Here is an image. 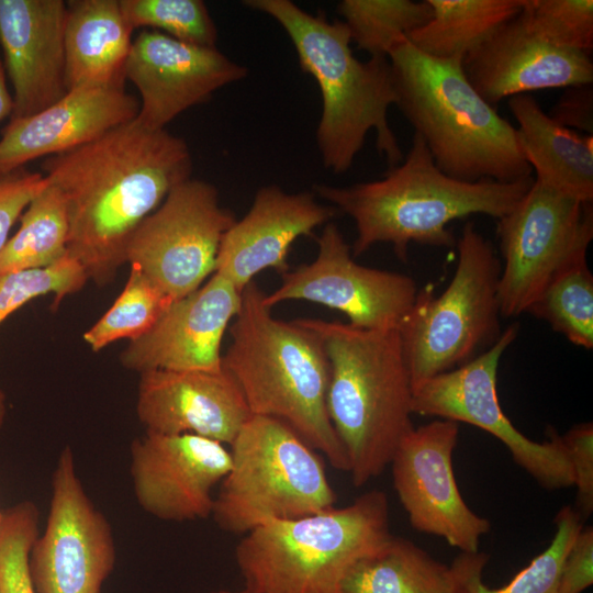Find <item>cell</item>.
I'll return each mask as SVG.
<instances>
[{
	"mask_svg": "<svg viewBox=\"0 0 593 593\" xmlns=\"http://www.w3.org/2000/svg\"><path fill=\"white\" fill-rule=\"evenodd\" d=\"M192 167L182 137L136 120L44 160V176L66 203L67 253L88 279L100 287L114 279L135 230L191 178Z\"/></svg>",
	"mask_w": 593,
	"mask_h": 593,
	"instance_id": "1",
	"label": "cell"
},
{
	"mask_svg": "<svg viewBox=\"0 0 593 593\" xmlns=\"http://www.w3.org/2000/svg\"><path fill=\"white\" fill-rule=\"evenodd\" d=\"M534 183V177L513 182L454 179L438 169L423 139L414 134L404 160L383 178L347 187L316 184L315 193L353 219V256L388 243L407 259L411 243L454 247L448 225L473 214L501 219L511 212Z\"/></svg>",
	"mask_w": 593,
	"mask_h": 593,
	"instance_id": "2",
	"label": "cell"
},
{
	"mask_svg": "<svg viewBox=\"0 0 593 593\" xmlns=\"http://www.w3.org/2000/svg\"><path fill=\"white\" fill-rule=\"evenodd\" d=\"M264 296L255 281L242 290L223 369L237 383L251 415L286 423L334 468L348 472L326 406L329 361L324 344L300 318H276Z\"/></svg>",
	"mask_w": 593,
	"mask_h": 593,
	"instance_id": "3",
	"label": "cell"
},
{
	"mask_svg": "<svg viewBox=\"0 0 593 593\" xmlns=\"http://www.w3.org/2000/svg\"><path fill=\"white\" fill-rule=\"evenodd\" d=\"M396 104L445 175L461 181L532 177L517 131L471 86L460 59L422 53L406 37L390 52Z\"/></svg>",
	"mask_w": 593,
	"mask_h": 593,
	"instance_id": "4",
	"label": "cell"
},
{
	"mask_svg": "<svg viewBox=\"0 0 593 593\" xmlns=\"http://www.w3.org/2000/svg\"><path fill=\"white\" fill-rule=\"evenodd\" d=\"M243 4L271 16L284 30L302 70L317 82L322 113L316 143L323 166L333 174L346 172L370 131L390 168L399 165L403 154L388 120L389 108L396 104L389 58L359 60L342 20L313 15L291 0H245Z\"/></svg>",
	"mask_w": 593,
	"mask_h": 593,
	"instance_id": "5",
	"label": "cell"
},
{
	"mask_svg": "<svg viewBox=\"0 0 593 593\" xmlns=\"http://www.w3.org/2000/svg\"><path fill=\"white\" fill-rule=\"evenodd\" d=\"M322 339L329 361L326 406L355 486L380 475L414 428L413 387L398 329H363L300 318Z\"/></svg>",
	"mask_w": 593,
	"mask_h": 593,
	"instance_id": "6",
	"label": "cell"
},
{
	"mask_svg": "<svg viewBox=\"0 0 593 593\" xmlns=\"http://www.w3.org/2000/svg\"><path fill=\"white\" fill-rule=\"evenodd\" d=\"M391 536L388 496L372 490L347 506L248 532L235 559L250 593H342L350 568Z\"/></svg>",
	"mask_w": 593,
	"mask_h": 593,
	"instance_id": "7",
	"label": "cell"
},
{
	"mask_svg": "<svg viewBox=\"0 0 593 593\" xmlns=\"http://www.w3.org/2000/svg\"><path fill=\"white\" fill-rule=\"evenodd\" d=\"M230 446L231 469L211 515L221 529L245 535L335 505L320 454L286 423L251 415Z\"/></svg>",
	"mask_w": 593,
	"mask_h": 593,
	"instance_id": "8",
	"label": "cell"
},
{
	"mask_svg": "<svg viewBox=\"0 0 593 593\" xmlns=\"http://www.w3.org/2000/svg\"><path fill=\"white\" fill-rule=\"evenodd\" d=\"M458 262L436 296L418 290L398 332L412 387L472 360L501 336V261L492 243L467 222L456 242Z\"/></svg>",
	"mask_w": 593,
	"mask_h": 593,
	"instance_id": "9",
	"label": "cell"
},
{
	"mask_svg": "<svg viewBox=\"0 0 593 593\" xmlns=\"http://www.w3.org/2000/svg\"><path fill=\"white\" fill-rule=\"evenodd\" d=\"M503 258L499 281L501 316L526 313L553 276L593 239L592 203H583L534 179L515 208L497 220Z\"/></svg>",
	"mask_w": 593,
	"mask_h": 593,
	"instance_id": "10",
	"label": "cell"
},
{
	"mask_svg": "<svg viewBox=\"0 0 593 593\" xmlns=\"http://www.w3.org/2000/svg\"><path fill=\"white\" fill-rule=\"evenodd\" d=\"M518 332L517 324L507 326L491 347L472 360L413 387V414L477 426L502 441L516 465L542 488L572 486L573 472L561 435L549 428L548 440L534 441L512 424L500 405L499 365Z\"/></svg>",
	"mask_w": 593,
	"mask_h": 593,
	"instance_id": "11",
	"label": "cell"
},
{
	"mask_svg": "<svg viewBox=\"0 0 593 593\" xmlns=\"http://www.w3.org/2000/svg\"><path fill=\"white\" fill-rule=\"evenodd\" d=\"M235 221L234 213L221 204L216 187L190 178L138 225L125 261L178 300L214 273L221 240Z\"/></svg>",
	"mask_w": 593,
	"mask_h": 593,
	"instance_id": "12",
	"label": "cell"
},
{
	"mask_svg": "<svg viewBox=\"0 0 593 593\" xmlns=\"http://www.w3.org/2000/svg\"><path fill=\"white\" fill-rule=\"evenodd\" d=\"M115 563L110 524L87 495L72 451L60 452L44 532L29 553L35 593H101Z\"/></svg>",
	"mask_w": 593,
	"mask_h": 593,
	"instance_id": "13",
	"label": "cell"
},
{
	"mask_svg": "<svg viewBox=\"0 0 593 593\" xmlns=\"http://www.w3.org/2000/svg\"><path fill=\"white\" fill-rule=\"evenodd\" d=\"M316 242L315 259L283 273L281 284L265 293V305L271 310L284 301L304 300L338 310L358 328L398 329L416 299V281L356 262L335 223L325 224Z\"/></svg>",
	"mask_w": 593,
	"mask_h": 593,
	"instance_id": "14",
	"label": "cell"
},
{
	"mask_svg": "<svg viewBox=\"0 0 593 593\" xmlns=\"http://www.w3.org/2000/svg\"><path fill=\"white\" fill-rule=\"evenodd\" d=\"M458 435V423L450 419L414 427L390 462L393 486L414 529L441 537L460 552H477L491 524L460 494L452 469Z\"/></svg>",
	"mask_w": 593,
	"mask_h": 593,
	"instance_id": "15",
	"label": "cell"
},
{
	"mask_svg": "<svg viewBox=\"0 0 593 593\" xmlns=\"http://www.w3.org/2000/svg\"><path fill=\"white\" fill-rule=\"evenodd\" d=\"M225 446L194 434L145 432L131 446V475L137 503L164 521L212 515L214 488L231 469Z\"/></svg>",
	"mask_w": 593,
	"mask_h": 593,
	"instance_id": "16",
	"label": "cell"
},
{
	"mask_svg": "<svg viewBox=\"0 0 593 593\" xmlns=\"http://www.w3.org/2000/svg\"><path fill=\"white\" fill-rule=\"evenodd\" d=\"M247 72L216 47L188 44L149 29L133 40L125 65V79L141 96L135 120L150 130L165 128L180 113L208 102Z\"/></svg>",
	"mask_w": 593,
	"mask_h": 593,
	"instance_id": "17",
	"label": "cell"
},
{
	"mask_svg": "<svg viewBox=\"0 0 593 593\" xmlns=\"http://www.w3.org/2000/svg\"><path fill=\"white\" fill-rule=\"evenodd\" d=\"M240 301L242 292L214 272L195 291L175 300L146 334L130 342L121 363L139 373L221 371L222 340Z\"/></svg>",
	"mask_w": 593,
	"mask_h": 593,
	"instance_id": "18",
	"label": "cell"
},
{
	"mask_svg": "<svg viewBox=\"0 0 593 593\" xmlns=\"http://www.w3.org/2000/svg\"><path fill=\"white\" fill-rule=\"evenodd\" d=\"M471 86L492 107L532 91L593 82L590 55L548 42L522 11L462 59Z\"/></svg>",
	"mask_w": 593,
	"mask_h": 593,
	"instance_id": "19",
	"label": "cell"
},
{
	"mask_svg": "<svg viewBox=\"0 0 593 593\" xmlns=\"http://www.w3.org/2000/svg\"><path fill=\"white\" fill-rule=\"evenodd\" d=\"M337 213L334 206L316 201L313 193H288L275 184L261 187L248 212L223 235L214 272L240 292L266 269L282 276L290 270L287 259L291 245Z\"/></svg>",
	"mask_w": 593,
	"mask_h": 593,
	"instance_id": "20",
	"label": "cell"
},
{
	"mask_svg": "<svg viewBox=\"0 0 593 593\" xmlns=\"http://www.w3.org/2000/svg\"><path fill=\"white\" fill-rule=\"evenodd\" d=\"M136 413L146 432L194 434L231 445L251 416L240 389L224 370L141 373Z\"/></svg>",
	"mask_w": 593,
	"mask_h": 593,
	"instance_id": "21",
	"label": "cell"
},
{
	"mask_svg": "<svg viewBox=\"0 0 593 593\" xmlns=\"http://www.w3.org/2000/svg\"><path fill=\"white\" fill-rule=\"evenodd\" d=\"M63 0H0V45L13 87L11 119L36 114L67 94Z\"/></svg>",
	"mask_w": 593,
	"mask_h": 593,
	"instance_id": "22",
	"label": "cell"
},
{
	"mask_svg": "<svg viewBox=\"0 0 593 593\" xmlns=\"http://www.w3.org/2000/svg\"><path fill=\"white\" fill-rule=\"evenodd\" d=\"M138 110L139 101L125 89L69 91L36 114L10 120L0 138V174L88 144L135 120Z\"/></svg>",
	"mask_w": 593,
	"mask_h": 593,
	"instance_id": "23",
	"label": "cell"
},
{
	"mask_svg": "<svg viewBox=\"0 0 593 593\" xmlns=\"http://www.w3.org/2000/svg\"><path fill=\"white\" fill-rule=\"evenodd\" d=\"M66 4L64 47L67 91L124 89L133 30L123 16L119 0H75Z\"/></svg>",
	"mask_w": 593,
	"mask_h": 593,
	"instance_id": "24",
	"label": "cell"
},
{
	"mask_svg": "<svg viewBox=\"0 0 593 593\" xmlns=\"http://www.w3.org/2000/svg\"><path fill=\"white\" fill-rule=\"evenodd\" d=\"M518 123L517 138L536 181L583 203L593 201V135L567 128L530 94L507 101Z\"/></svg>",
	"mask_w": 593,
	"mask_h": 593,
	"instance_id": "25",
	"label": "cell"
},
{
	"mask_svg": "<svg viewBox=\"0 0 593 593\" xmlns=\"http://www.w3.org/2000/svg\"><path fill=\"white\" fill-rule=\"evenodd\" d=\"M340 592L454 593V578L450 566L413 541L392 535L350 568Z\"/></svg>",
	"mask_w": 593,
	"mask_h": 593,
	"instance_id": "26",
	"label": "cell"
},
{
	"mask_svg": "<svg viewBox=\"0 0 593 593\" xmlns=\"http://www.w3.org/2000/svg\"><path fill=\"white\" fill-rule=\"evenodd\" d=\"M525 1L427 0L432 18L406 38L432 57L462 60L502 24L516 16Z\"/></svg>",
	"mask_w": 593,
	"mask_h": 593,
	"instance_id": "27",
	"label": "cell"
},
{
	"mask_svg": "<svg viewBox=\"0 0 593 593\" xmlns=\"http://www.w3.org/2000/svg\"><path fill=\"white\" fill-rule=\"evenodd\" d=\"M582 522L574 507H562L555 517L556 533L550 545L506 585L497 589L482 582L488 553L460 552L450 564L454 593H558L563 560L583 528Z\"/></svg>",
	"mask_w": 593,
	"mask_h": 593,
	"instance_id": "28",
	"label": "cell"
},
{
	"mask_svg": "<svg viewBox=\"0 0 593 593\" xmlns=\"http://www.w3.org/2000/svg\"><path fill=\"white\" fill-rule=\"evenodd\" d=\"M19 221V230L0 250V273L45 268L68 255V214L56 187L48 183Z\"/></svg>",
	"mask_w": 593,
	"mask_h": 593,
	"instance_id": "29",
	"label": "cell"
},
{
	"mask_svg": "<svg viewBox=\"0 0 593 593\" xmlns=\"http://www.w3.org/2000/svg\"><path fill=\"white\" fill-rule=\"evenodd\" d=\"M526 313L547 322L573 345L592 349L593 276L586 255L558 271Z\"/></svg>",
	"mask_w": 593,
	"mask_h": 593,
	"instance_id": "30",
	"label": "cell"
},
{
	"mask_svg": "<svg viewBox=\"0 0 593 593\" xmlns=\"http://www.w3.org/2000/svg\"><path fill=\"white\" fill-rule=\"evenodd\" d=\"M337 11L351 42L370 57H388L400 41L432 18L427 0H343Z\"/></svg>",
	"mask_w": 593,
	"mask_h": 593,
	"instance_id": "31",
	"label": "cell"
},
{
	"mask_svg": "<svg viewBox=\"0 0 593 593\" xmlns=\"http://www.w3.org/2000/svg\"><path fill=\"white\" fill-rule=\"evenodd\" d=\"M137 266L131 265L123 291L112 306L83 334L93 351L127 338L146 334L174 302Z\"/></svg>",
	"mask_w": 593,
	"mask_h": 593,
	"instance_id": "32",
	"label": "cell"
},
{
	"mask_svg": "<svg viewBox=\"0 0 593 593\" xmlns=\"http://www.w3.org/2000/svg\"><path fill=\"white\" fill-rule=\"evenodd\" d=\"M132 30L148 27L178 41L216 47L217 29L201 0H119Z\"/></svg>",
	"mask_w": 593,
	"mask_h": 593,
	"instance_id": "33",
	"label": "cell"
},
{
	"mask_svg": "<svg viewBox=\"0 0 593 593\" xmlns=\"http://www.w3.org/2000/svg\"><path fill=\"white\" fill-rule=\"evenodd\" d=\"M83 267L69 255L45 268L0 273V324L33 299L53 294L57 306L88 281Z\"/></svg>",
	"mask_w": 593,
	"mask_h": 593,
	"instance_id": "34",
	"label": "cell"
},
{
	"mask_svg": "<svg viewBox=\"0 0 593 593\" xmlns=\"http://www.w3.org/2000/svg\"><path fill=\"white\" fill-rule=\"evenodd\" d=\"M522 13L530 29L553 45L592 52V0H526Z\"/></svg>",
	"mask_w": 593,
	"mask_h": 593,
	"instance_id": "35",
	"label": "cell"
},
{
	"mask_svg": "<svg viewBox=\"0 0 593 593\" xmlns=\"http://www.w3.org/2000/svg\"><path fill=\"white\" fill-rule=\"evenodd\" d=\"M38 511L31 501L3 511L0 525V593H35L29 553L38 536Z\"/></svg>",
	"mask_w": 593,
	"mask_h": 593,
	"instance_id": "36",
	"label": "cell"
},
{
	"mask_svg": "<svg viewBox=\"0 0 593 593\" xmlns=\"http://www.w3.org/2000/svg\"><path fill=\"white\" fill-rule=\"evenodd\" d=\"M561 440L566 448L577 486L574 510L582 519L593 512V425L581 423L571 427Z\"/></svg>",
	"mask_w": 593,
	"mask_h": 593,
	"instance_id": "37",
	"label": "cell"
},
{
	"mask_svg": "<svg viewBox=\"0 0 593 593\" xmlns=\"http://www.w3.org/2000/svg\"><path fill=\"white\" fill-rule=\"evenodd\" d=\"M48 184L42 172L23 168L0 174V250L29 203Z\"/></svg>",
	"mask_w": 593,
	"mask_h": 593,
	"instance_id": "38",
	"label": "cell"
},
{
	"mask_svg": "<svg viewBox=\"0 0 593 593\" xmlns=\"http://www.w3.org/2000/svg\"><path fill=\"white\" fill-rule=\"evenodd\" d=\"M593 583V528H582L561 567L558 593H582Z\"/></svg>",
	"mask_w": 593,
	"mask_h": 593,
	"instance_id": "39",
	"label": "cell"
},
{
	"mask_svg": "<svg viewBox=\"0 0 593 593\" xmlns=\"http://www.w3.org/2000/svg\"><path fill=\"white\" fill-rule=\"evenodd\" d=\"M548 115L567 128L593 135L592 83L567 88Z\"/></svg>",
	"mask_w": 593,
	"mask_h": 593,
	"instance_id": "40",
	"label": "cell"
},
{
	"mask_svg": "<svg viewBox=\"0 0 593 593\" xmlns=\"http://www.w3.org/2000/svg\"><path fill=\"white\" fill-rule=\"evenodd\" d=\"M13 111V98L10 93L3 65L0 60V122L7 116H11Z\"/></svg>",
	"mask_w": 593,
	"mask_h": 593,
	"instance_id": "41",
	"label": "cell"
},
{
	"mask_svg": "<svg viewBox=\"0 0 593 593\" xmlns=\"http://www.w3.org/2000/svg\"><path fill=\"white\" fill-rule=\"evenodd\" d=\"M7 415V399L4 392L0 389V428L4 423Z\"/></svg>",
	"mask_w": 593,
	"mask_h": 593,
	"instance_id": "42",
	"label": "cell"
},
{
	"mask_svg": "<svg viewBox=\"0 0 593 593\" xmlns=\"http://www.w3.org/2000/svg\"><path fill=\"white\" fill-rule=\"evenodd\" d=\"M212 593H250V592L247 591L246 589H243L242 591H225V590H221V591H215V592H212Z\"/></svg>",
	"mask_w": 593,
	"mask_h": 593,
	"instance_id": "43",
	"label": "cell"
},
{
	"mask_svg": "<svg viewBox=\"0 0 593 593\" xmlns=\"http://www.w3.org/2000/svg\"><path fill=\"white\" fill-rule=\"evenodd\" d=\"M3 511L1 507H0V525H1V522H2V517H3Z\"/></svg>",
	"mask_w": 593,
	"mask_h": 593,
	"instance_id": "44",
	"label": "cell"
}]
</instances>
